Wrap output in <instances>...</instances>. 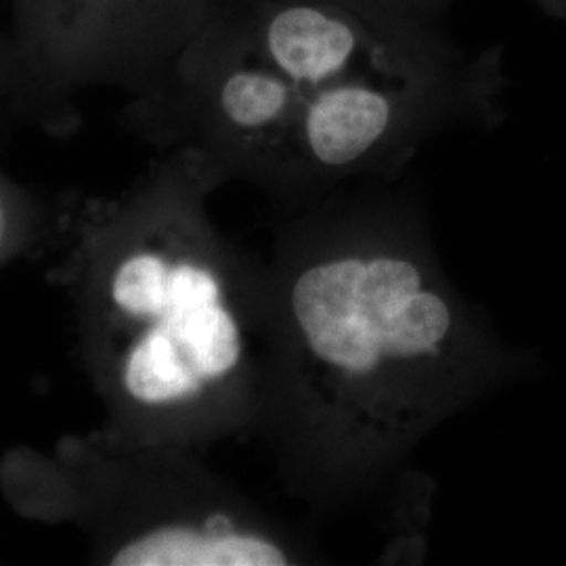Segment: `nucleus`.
Listing matches in <instances>:
<instances>
[{
  "label": "nucleus",
  "mask_w": 566,
  "mask_h": 566,
  "mask_svg": "<svg viewBox=\"0 0 566 566\" xmlns=\"http://www.w3.org/2000/svg\"><path fill=\"white\" fill-rule=\"evenodd\" d=\"M269 313V392L301 486L317 497L385 483L493 371L474 306L401 217L301 224Z\"/></svg>",
  "instance_id": "f257e3e1"
},
{
  "label": "nucleus",
  "mask_w": 566,
  "mask_h": 566,
  "mask_svg": "<svg viewBox=\"0 0 566 566\" xmlns=\"http://www.w3.org/2000/svg\"><path fill=\"white\" fill-rule=\"evenodd\" d=\"M182 223L126 252L107 285L130 327L122 392L158 416L208 413L242 399L254 364V319L240 283L203 233Z\"/></svg>",
  "instance_id": "f03ea898"
},
{
  "label": "nucleus",
  "mask_w": 566,
  "mask_h": 566,
  "mask_svg": "<svg viewBox=\"0 0 566 566\" xmlns=\"http://www.w3.org/2000/svg\"><path fill=\"white\" fill-rule=\"evenodd\" d=\"M212 0H4L9 93L63 107L91 84L156 86Z\"/></svg>",
  "instance_id": "7ed1b4c3"
},
{
  "label": "nucleus",
  "mask_w": 566,
  "mask_h": 566,
  "mask_svg": "<svg viewBox=\"0 0 566 566\" xmlns=\"http://www.w3.org/2000/svg\"><path fill=\"white\" fill-rule=\"evenodd\" d=\"M306 547L292 535L212 506L147 526L122 544L112 565L118 566H290L306 563Z\"/></svg>",
  "instance_id": "20e7f679"
},
{
  "label": "nucleus",
  "mask_w": 566,
  "mask_h": 566,
  "mask_svg": "<svg viewBox=\"0 0 566 566\" xmlns=\"http://www.w3.org/2000/svg\"><path fill=\"white\" fill-rule=\"evenodd\" d=\"M221 9L263 51V60L282 76L287 93L304 84V93L294 105L283 135V143L294 142L306 107L325 88L338 84L336 78L355 51V32L343 20L301 4L280 9L269 18L264 15L266 20L259 25L240 21L229 7Z\"/></svg>",
  "instance_id": "39448f33"
},
{
  "label": "nucleus",
  "mask_w": 566,
  "mask_h": 566,
  "mask_svg": "<svg viewBox=\"0 0 566 566\" xmlns=\"http://www.w3.org/2000/svg\"><path fill=\"white\" fill-rule=\"evenodd\" d=\"M397 122L385 88L338 82L311 103L296 133L298 156L322 170H348L382 147Z\"/></svg>",
  "instance_id": "423d86ee"
},
{
  "label": "nucleus",
  "mask_w": 566,
  "mask_h": 566,
  "mask_svg": "<svg viewBox=\"0 0 566 566\" xmlns=\"http://www.w3.org/2000/svg\"><path fill=\"white\" fill-rule=\"evenodd\" d=\"M9 93V46L4 30V0H0V95Z\"/></svg>",
  "instance_id": "0eeeda50"
},
{
  "label": "nucleus",
  "mask_w": 566,
  "mask_h": 566,
  "mask_svg": "<svg viewBox=\"0 0 566 566\" xmlns=\"http://www.w3.org/2000/svg\"><path fill=\"white\" fill-rule=\"evenodd\" d=\"M4 224H7V200H4V191L0 187V235L4 231Z\"/></svg>",
  "instance_id": "6e6552de"
}]
</instances>
